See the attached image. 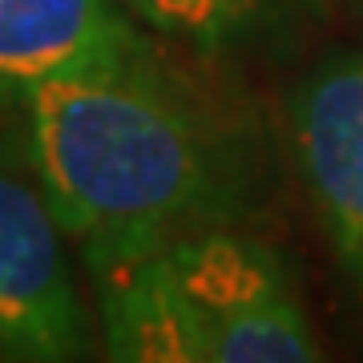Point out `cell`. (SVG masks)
Listing matches in <instances>:
<instances>
[{"instance_id": "7", "label": "cell", "mask_w": 363, "mask_h": 363, "mask_svg": "<svg viewBox=\"0 0 363 363\" xmlns=\"http://www.w3.org/2000/svg\"><path fill=\"white\" fill-rule=\"evenodd\" d=\"M125 9L154 33L194 49H222L250 25L259 0H125Z\"/></svg>"}, {"instance_id": "4", "label": "cell", "mask_w": 363, "mask_h": 363, "mask_svg": "<svg viewBox=\"0 0 363 363\" xmlns=\"http://www.w3.org/2000/svg\"><path fill=\"white\" fill-rule=\"evenodd\" d=\"M125 0H0V113L57 81L101 77L154 61Z\"/></svg>"}, {"instance_id": "2", "label": "cell", "mask_w": 363, "mask_h": 363, "mask_svg": "<svg viewBox=\"0 0 363 363\" xmlns=\"http://www.w3.org/2000/svg\"><path fill=\"white\" fill-rule=\"evenodd\" d=\"M162 259L206 363H327L295 279L262 238L218 226Z\"/></svg>"}, {"instance_id": "6", "label": "cell", "mask_w": 363, "mask_h": 363, "mask_svg": "<svg viewBox=\"0 0 363 363\" xmlns=\"http://www.w3.org/2000/svg\"><path fill=\"white\" fill-rule=\"evenodd\" d=\"M97 286L109 363H206L162 255L97 274Z\"/></svg>"}, {"instance_id": "1", "label": "cell", "mask_w": 363, "mask_h": 363, "mask_svg": "<svg viewBox=\"0 0 363 363\" xmlns=\"http://www.w3.org/2000/svg\"><path fill=\"white\" fill-rule=\"evenodd\" d=\"M21 117L40 190L93 279L230 226L250 198L238 133L162 57L57 81Z\"/></svg>"}, {"instance_id": "5", "label": "cell", "mask_w": 363, "mask_h": 363, "mask_svg": "<svg viewBox=\"0 0 363 363\" xmlns=\"http://www.w3.org/2000/svg\"><path fill=\"white\" fill-rule=\"evenodd\" d=\"M286 130L319 222L363 291V61L339 52L315 65L286 97Z\"/></svg>"}, {"instance_id": "3", "label": "cell", "mask_w": 363, "mask_h": 363, "mask_svg": "<svg viewBox=\"0 0 363 363\" xmlns=\"http://www.w3.org/2000/svg\"><path fill=\"white\" fill-rule=\"evenodd\" d=\"M25 138H0V363H85L89 319Z\"/></svg>"}]
</instances>
